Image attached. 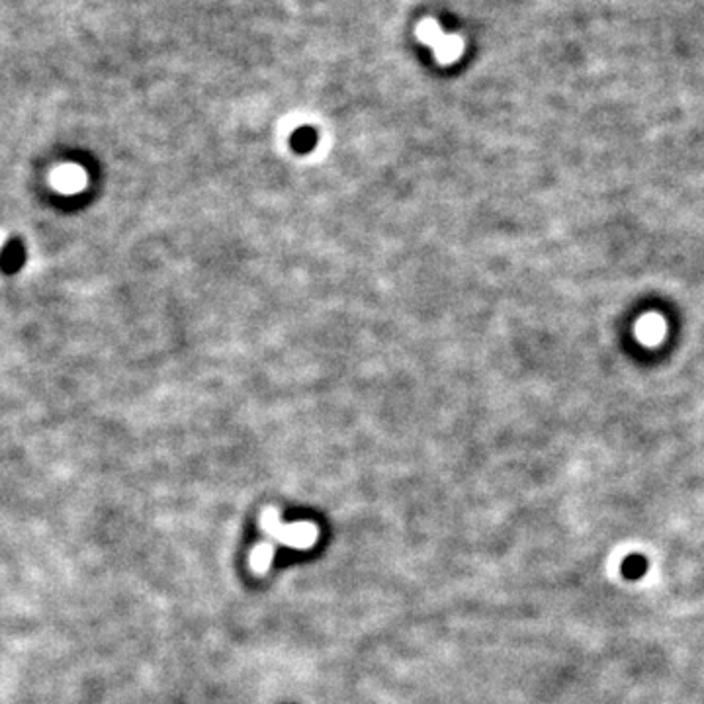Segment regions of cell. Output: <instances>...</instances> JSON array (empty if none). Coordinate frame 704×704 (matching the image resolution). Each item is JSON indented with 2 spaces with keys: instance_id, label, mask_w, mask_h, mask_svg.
Returning a JSON list of instances; mask_svg holds the SVG:
<instances>
[{
  "instance_id": "cell-1",
  "label": "cell",
  "mask_w": 704,
  "mask_h": 704,
  "mask_svg": "<svg viewBox=\"0 0 704 704\" xmlns=\"http://www.w3.org/2000/svg\"><path fill=\"white\" fill-rule=\"evenodd\" d=\"M264 526L272 535H278L284 542L296 544V546H308L315 540V528L309 525H294L282 526L278 523L274 513H264Z\"/></svg>"
},
{
  "instance_id": "cell-2",
  "label": "cell",
  "mask_w": 704,
  "mask_h": 704,
  "mask_svg": "<svg viewBox=\"0 0 704 704\" xmlns=\"http://www.w3.org/2000/svg\"><path fill=\"white\" fill-rule=\"evenodd\" d=\"M51 184L63 192V194H74V192H81L84 184H86V174L81 167H74V164H65V167H59V169L53 170L51 174Z\"/></svg>"
},
{
  "instance_id": "cell-3",
  "label": "cell",
  "mask_w": 704,
  "mask_h": 704,
  "mask_svg": "<svg viewBox=\"0 0 704 704\" xmlns=\"http://www.w3.org/2000/svg\"><path fill=\"white\" fill-rule=\"evenodd\" d=\"M665 335V323L659 315L649 313L644 319L638 321V337L642 342H646L649 347H654L657 342H661Z\"/></svg>"
},
{
  "instance_id": "cell-4",
  "label": "cell",
  "mask_w": 704,
  "mask_h": 704,
  "mask_svg": "<svg viewBox=\"0 0 704 704\" xmlns=\"http://www.w3.org/2000/svg\"><path fill=\"white\" fill-rule=\"evenodd\" d=\"M648 569H649L648 558L642 556V554H630V556H626V558L622 559V564H620V574H622L624 579H628V581H638V579H642L644 575L648 574Z\"/></svg>"
},
{
  "instance_id": "cell-5",
  "label": "cell",
  "mask_w": 704,
  "mask_h": 704,
  "mask_svg": "<svg viewBox=\"0 0 704 704\" xmlns=\"http://www.w3.org/2000/svg\"><path fill=\"white\" fill-rule=\"evenodd\" d=\"M435 51H437V57L442 61V63H450V61H454L456 57L460 55V41L445 35V38L435 45Z\"/></svg>"
},
{
  "instance_id": "cell-6",
  "label": "cell",
  "mask_w": 704,
  "mask_h": 704,
  "mask_svg": "<svg viewBox=\"0 0 704 704\" xmlns=\"http://www.w3.org/2000/svg\"><path fill=\"white\" fill-rule=\"evenodd\" d=\"M419 38H421L425 43H429V45L435 48L438 41L445 38V33H442V30H440V26H438L437 22L429 20V22H425V24L419 28Z\"/></svg>"
},
{
  "instance_id": "cell-7",
  "label": "cell",
  "mask_w": 704,
  "mask_h": 704,
  "mask_svg": "<svg viewBox=\"0 0 704 704\" xmlns=\"http://www.w3.org/2000/svg\"><path fill=\"white\" fill-rule=\"evenodd\" d=\"M270 558H272V550L268 546H260L252 554V564H255V567H259V569H264L270 564Z\"/></svg>"
}]
</instances>
